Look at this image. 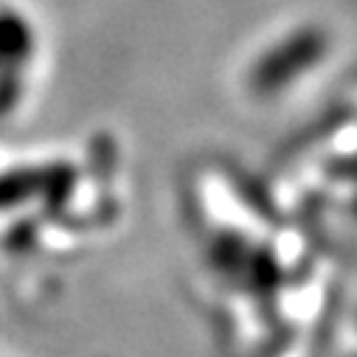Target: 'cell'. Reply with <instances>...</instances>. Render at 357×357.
<instances>
[{"mask_svg": "<svg viewBox=\"0 0 357 357\" xmlns=\"http://www.w3.org/2000/svg\"><path fill=\"white\" fill-rule=\"evenodd\" d=\"M250 256H253V248L242 234H222L211 245V261L225 276H245Z\"/></svg>", "mask_w": 357, "mask_h": 357, "instance_id": "6da1fadb", "label": "cell"}]
</instances>
